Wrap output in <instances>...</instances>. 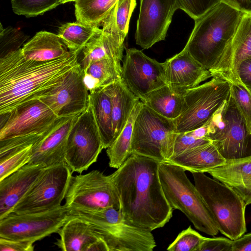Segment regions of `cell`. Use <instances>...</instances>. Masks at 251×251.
Here are the masks:
<instances>
[{
  "mask_svg": "<svg viewBox=\"0 0 251 251\" xmlns=\"http://www.w3.org/2000/svg\"><path fill=\"white\" fill-rule=\"evenodd\" d=\"M159 165L156 160L131 153L111 174L124 218L151 231L164 226L173 211L163 190Z\"/></svg>",
  "mask_w": 251,
  "mask_h": 251,
  "instance_id": "1",
  "label": "cell"
},
{
  "mask_svg": "<svg viewBox=\"0 0 251 251\" xmlns=\"http://www.w3.org/2000/svg\"><path fill=\"white\" fill-rule=\"evenodd\" d=\"M80 52L70 51L48 61L27 59L21 48L0 58V115L38 99L80 65Z\"/></svg>",
  "mask_w": 251,
  "mask_h": 251,
  "instance_id": "2",
  "label": "cell"
},
{
  "mask_svg": "<svg viewBox=\"0 0 251 251\" xmlns=\"http://www.w3.org/2000/svg\"><path fill=\"white\" fill-rule=\"evenodd\" d=\"M244 13L221 0L195 21L183 50L211 73L232 41Z\"/></svg>",
  "mask_w": 251,
  "mask_h": 251,
  "instance_id": "3",
  "label": "cell"
},
{
  "mask_svg": "<svg viewBox=\"0 0 251 251\" xmlns=\"http://www.w3.org/2000/svg\"><path fill=\"white\" fill-rule=\"evenodd\" d=\"M69 214L90 225L105 242L109 251H152L156 246L151 231L127 222L119 209L71 207Z\"/></svg>",
  "mask_w": 251,
  "mask_h": 251,
  "instance_id": "4",
  "label": "cell"
},
{
  "mask_svg": "<svg viewBox=\"0 0 251 251\" xmlns=\"http://www.w3.org/2000/svg\"><path fill=\"white\" fill-rule=\"evenodd\" d=\"M185 171L174 164L159 163V177L165 197L172 208L183 213L197 229L215 236L219 231L213 217Z\"/></svg>",
  "mask_w": 251,
  "mask_h": 251,
  "instance_id": "5",
  "label": "cell"
},
{
  "mask_svg": "<svg viewBox=\"0 0 251 251\" xmlns=\"http://www.w3.org/2000/svg\"><path fill=\"white\" fill-rule=\"evenodd\" d=\"M195 185L212 214L219 231L233 240L246 231L242 198L230 187L204 173H192Z\"/></svg>",
  "mask_w": 251,
  "mask_h": 251,
  "instance_id": "6",
  "label": "cell"
},
{
  "mask_svg": "<svg viewBox=\"0 0 251 251\" xmlns=\"http://www.w3.org/2000/svg\"><path fill=\"white\" fill-rule=\"evenodd\" d=\"M177 133L174 120L143 103L134 124L131 153L166 162L173 155Z\"/></svg>",
  "mask_w": 251,
  "mask_h": 251,
  "instance_id": "7",
  "label": "cell"
},
{
  "mask_svg": "<svg viewBox=\"0 0 251 251\" xmlns=\"http://www.w3.org/2000/svg\"><path fill=\"white\" fill-rule=\"evenodd\" d=\"M184 107L174 120L177 133L188 132L207 124L230 97V84L213 76L210 80L183 92Z\"/></svg>",
  "mask_w": 251,
  "mask_h": 251,
  "instance_id": "8",
  "label": "cell"
},
{
  "mask_svg": "<svg viewBox=\"0 0 251 251\" xmlns=\"http://www.w3.org/2000/svg\"><path fill=\"white\" fill-rule=\"evenodd\" d=\"M207 125V138L226 160L251 156V132L231 96Z\"/></svg>",
  "mask_w": 251,
  "mask_h": 251,
  "instance_id": "9",
  "label": "cell"
},
{
  "mask_svg": "<svg viewBox=\"0 0 251 251\" xmlns=\"http://www.w3.org/2000/svg\"><path fill=\"white\" fill-rule=\"evenodd\" d=\"M72 173L65 162L44 168L12 212H38L60 206Z\"/></svg>",
  "mask_w": 251,
  "mask_h": 251,
  "instance_id": "10",
  "label": "cell"
},
{
  "mask_svg": "<svg viewBox=\"0 0 251 251\" xmlns=\"http://www.w3.org/2000/svg\"><path fill=\"white\" fill-rule=\"evenodd\" d=\"M103 149L93 108L89 101L88 106L77 116L69 133L65 162L72 172L81 174L97 161Z\"/></svg>",
  "mask_w": 251,
  "mask_h": 251,
  "instance_id": "11",
  "label": "cell"
},
{
  "mask_svg": "<svg viewBox=\"0 0 251 251\" xmlns=\"http://www.w3.org/2000/svg\"><path fill=\"white\" fill-rule=\"evenodd\" d=\"M65 204L50 210L11 212L0 219V237L33 243L58 232L69 218Z\"/></svg>",
  "mask_w": 251,
  "mask_h": 251,
  "instance_id": "12",
  "label": "cell"
},
{
  "mask_svg": "<svg viewBox=\"0 0 251 251\" xmlns=\"http://www.w3.org/2000/svg\"><path fill=\"white\" fill-rule=\"evenodd\" d=\"M69 207L102 209H119V198L111 175L98 170L72 176L65 197Z\"/></svg>",
  "mask_w": 251,
  "mask_h": 251,
  "instance_id": "13",
  "label": "cell"
},
{
  "mask_svg": "<svg viewBox=\"0 0 251 251\" xmlns=\"http://www.w3.org/2000/svg\"><path fill=\"white\" fill-rule=\"evenodd\" d=\"M121 79L141 101L153 91L167 85L164 63L159 62L135 48L126 49Z\"/></svg>",
  "mask_w": 251,
  "mask_h": 251,
  "instance_id": "14",
  "label": "cell"
},
{
  "mask_svg": "<svg viewBox=\"0 0 251 251\" xmlns=\"http://www.w3.org/2000/svg\"><path fill=\"white\" fill-rule=\"evenodd\" d=\"M0 116V140L41 135L58 118L39 99L27 101Z\"/></svg>",
  "mask_w": 251,
  "mask_h": 251,
  "instance_id": "15",
  "label": "cell"
},
{
  "mask_svg": "<svg viewBox=\"0 0 251 251\" xmlns=\"http://www.w3.org/2000/svg\"><path fill=\"white\" fill-rule=\"evenodd\" d=\"M38 99L58 118L74 116L84 111L89 104V92L83 81L80 64Z\"/></svg>",
  "mask_w": 251,
  "mask_h": 251,
  "instance_id": "16",
  "label": "cell"
},
{
  "mask_svg": "<svg viewBox=\"0 0 251 251\" xmlns=\"http://www.w3.org/2000/svg\"><path fill=\"white\" fill-rule=\"evenodd\" d=\"M177 0H140L135 39L144 49L164 40L175 11Z\"/></svg>",
  "mask_w": 251,
  "mask_h": 251,
  "instance_id": "17",
  "label": "cell"
},
{
  "mask_svg": "<svg viewBox=\"0 0 251 251\" xmlns=\"http://www.w3.org/2000/svg\"><path fill=\"white\" fill-rule=\"evenodd\" d=\"M78 115L57 118L32 146L28 164L44 168L65 162L68 136Z\"/></svg>",
  "mask_w": 251,
  "mask_h": 251,
  "instance_id": "18",
  "label": "cell"
},
{
  "mask_svg": "<svg viewBox=\"0 0 251 251\" xmlns=\"http://www.w3.org/2000/svg\"><path fill=\"white\" fill-rule=\"evenodd\" d=\"M251 58V13H244L236 33L214 70L212 77L219 76L230 83H240L236 69L243 61Z\"/></svg>",
  "mask_w": 251,
  "mask_h": 251,
  "instance_id": "19",
  "label": "cell"
},
{
  "mask_svg": "<svg viewBox=\"0 0 251 251\" xmlns=\"http://www.w3.org/2000/svg\"><path fill=\"white\" fill-rule=\"evenodd\" d=\"M164 63L167 85L180 92L212 77L208 70L183 49Z\"/></svg>",
  "mask_w": 251,
  "mask_h": 251,
  "instance_id": "20",
  "label": "cell"
},
{
  "mask_svg": "<svg viewBox=\"0 0 251 251\" xmlns=\"http://www.w3.org/2000/svg\"><path fill=\"white\" fill-rule=\"evenodd\" d=\"M55 244L64 251H109L105 242L84 221L69 217L57 232Z\"/></svg>",
  "mask_w": 251,
  "mask_h": 251,
  "instance_id": "21",
  "label": "cell"
},
{
  "mask_svg": "<svg viewBox=\"0 0 251 251\" xmlns=\"http://www.w3.org/2000/svg\"><path fill=\"white\" fill-rule=\"evenodd\" d=\"M43 169L39 165L27 163L0 180V219L12 212Z\"/></svg>",
  "mask_w": 251,
  "mask_h": 251,
  "instance_id": "22",
  "label": "cell"
},
{
  "mask_svg": "<svg viewBox=\"0 0 251 251\" xmlns=\"http://www.w3.org/2000/svg\"><path fill=\"white\" fill-rule=\"evenodd\" d=\"M207 173L231 188L246 205L251 204V156L226 160L224 164Z\"/></svg>",
  "mask_w": 251,
  "mask_h": 251,
  "instance_id": "23",
  "label": "cell"
},
{
  "mask_svg": "<svg viewBox=\"0 0 251 251\" xmlns=\"http://www.w3.org/2000/svg\"><path fill=\"white\" fill-rule=\"evenodd\" d=\"M101 32L92 38L81 51L79 61L82 69L89 64L105 59L121 62L123 57L124 41L120 34L101 28Z\"/></svg>",
  "mask_w": 251,
  "mask_h": 251,
  "instance_id": "24",
  "label": "cell"
},
{
  "mask_svg": "<svg viewBox=\"0 0 251 251\" xmlns=\"http://www.w3.org/2000/svg\"><path fill=\"white\" fill-rule=\"evenodd\" d=\"M226 162L211 142L171 157L166 162L179 166L191 173H207Z\"/></svg>",
  "mask_w": 251,
  "mask_h": 251,
  "instance_id": "25",
  "label": "cell"
},
{
  "mask_svg": "<svg viewBox=\"0 0 251 251\" xmlns=\"http://www.w3.org/2000/svg\"><path fill=\"white\" fill-rule=\"evenodd\" d=\"M25 58L38 61H48L61 57L70 50L57 34L41 31L21 48Z\"/></svg>",
  "mask_w": 251,
  "mask_h": 251,
  "instance_id": "26",
  "label": "cell"
},
{
  "mask_svg": "<svg viewBox=\"0 0 251 251\" xmlns=\"http://www.w3.org/2000/svg\"><path fill=\"white\" fill-rule=\"evenodd\" d=\"M109 86L112 104V130L114 141L123 129L136 102L139 99L127 88L122 79L110 84Z\"/></svg>",
  "mask_w": 251,
  "mask_h": 251,
  "instance_id": "27",
  "label": "cell"
},
{
  "mask_svg": "<svg viewBox=\"0 0 251 251\" xmlns=\"http://www.w3.org/2000/svg\"><path fill=\"white\" fill-rule=\"evenodd\" d=\"M142 101L158 114L173 120L181 115L184 107L183 92L168 85L153 91Z\"/></svg>",
  "mask_w": 251,
  "mask_h": 251,
  "instance_id": "28",
  "label": "cell"
},
{
  "mask_svg": "<svg viewBox=\"0 0 251 251\" xmlns=\"http://www.w3.org/2000/svg\"><path fill=\"white\" fill-rule=\"evenodd\" d=\"M83 81L89 93L121 79V62L111 59L93 62L82 69Z\"/></svg>",
  "mask_w": 251,
  "mask_h": 251,
  "instance_id": "29",
  "label": "cell"
},
{
  "mask_svg": "<svg viewBox=\"0 0 251 251\" xmlns=\"http://www.w3.org/2000/svg\"><path fill=\"white\" fill-rule=\"evenodd\" d=\"M109 85L89 93V101L93 108L104 149H107L114 141Z\"/></svg>",
  "mask_w": 251,
  "mask_h": 251,
  "instance_id": "30",
  "label": "cell"
},
{
  "mask_svg": "<svg viewBox=\"0 0 251 251\" xmlns=\"http://www.w3.org/2000/svg\"><path fill=\"white\" fill-rule=\"evenodd\" d=\"M142 105V101L138 100L123 129L114 142L106 149L110 167L118 168L131 154L134 124Z\"/></svg>",
  "mask_w": 251,
  "mask_h": 251,
  "instance_id": "31",
  "label": "cell"
},
{
  "mask_svg": "<svg viewBox=\"0 0 251 251\" xmlns=\"http://www.w3.org/2000/svg\"><path fill=\"white\" fill-rule=\"evenodd\" d=\"M100 27L77 21L66 23L59 27L57 35L70 51L80 52L92 38L101 32Z\"/></svg>",
  "mask_w": 251,
  "mask_h": 251,
  "instance_id": "32",
  "label": "cell"
},
{
  "mask_svg": "<svg viewBox=\"0 0 251 251\" xmlns=\"http://www.w3.org/2000/svg\"><path fill=\"white\" fill-rule=\"evenodd\" d=\"M118 0H76V21L101 26Z\"/></svg>",
  "mask_w": 251,
  "mask_h": 251,
  "instance_id": "33",
  "label": "cell"
},
{
  "mask_svg": "<svg viewBox=\"0 0 251 251\" xmlns=\"http://www.w3.org/2000/svg\"><path fill=\"white\" fill-rule=\"evenodd\" d=\"M61 4V0H11L14 13L27 18L42 15Z\"/></svg>",
  "mask_w": 251,
  "mask_h": 251,
  "instance_id": "34",
  "label": "cell"
},
{
  "mask_svg": "<svg viewBox=\"0 0 251 251\" xmlns=\"http://www.w3.org/2000/svg\"><path fill=\"white\" fill-rule=\"evenodd\" d=\"M32 146L27 147L0 159V180L8 176L29 162Z\"/></svg>",
  "mask_w": 251,
  "mask_h": 251,
  "instance_id": "35",
  "label": "cell"
},
{
  "mask_svg": "<svg viewBox=\"0 0 251 251\" xmlns=\"http://www.w3.org/2000/svg\"><path fill=\"white\" fill-rule=\"evenodd\" d=\"M204 237L189 226L168 246L169 251H199Z\"/></svg>",
  "mask_w": 251,
  "mask_h": 251,
  "instance_id": "36",
  "label": "cell"
},
{
  "mask_svg": "<svg viewBox=\"0 0 251 251\" xmlns=\"http://www.w3.org/2000/svg\"><path fill=\"white\" fill-rule=\"evenodd\" d=\"M136 6V0H118L113 8L116 27L124 37L126 36L132 14Z\"/></svg>",
  "mask_w": 251,
  "mask_h": 251,
  "instance_id": "37",
  "label": "cell"
},
{
  "mask_svg": "<svg viewBox=\"0 0 251 251\" xmlns=\"http://www.w3.org/2000/svg\"><path fill=\"white\" fill-rule=\"evenodd\" d=\"M230 84V96L251 132V94L241 83Z\"/></svg>",
  "mask_w": 251,
  "mask_h": 251,
  "instance_id": "38",
  "label": "cell"
},
{
  "mask_svg": "<svg viewBox=\"0 0 251 251\" xmlns=\"http://www.w3.org/2000/svg\"><path fill=\"white\" fill-rule=\"evenodd\" d=\"M27 38L18 29L11 27L3 28L0 24V58L21 49Z\"/></svg>",
  "mask_w": 251,
  "mask_h": 251,
  "instance_id": "39",
  "label": "cell"
},
{
  "mask_svg": "<svg viewBox=\"0 0 251 251\" xmlns=\"http://www.w3.org/2000/svg\"><path fill=\"white\" fill-rule=\"evenodd\" d=\"M41 135L32 134L18 136L0 140V159L33 145L39 139Z\"/></svg>",
  "mask_w": 251,
  "mask_h": 251,
  "instance_id": "40",
  "label": "cell"
},
{
  "mask_svg": "<svg viewBox=\"0 0 251 251\" xmlns=\"http://www.w3.org/2000/svg\"><path fill=\"white\" fill-rule=\"evenodd\" d=\"M180 9L194 21L199 19L221 0H177Z\"/></svg>",
  "mask_w": 251,
  "mask_h": 251,
  "instance_id": "41",
  "label": "cell"
},
{
  "mask_svg": "<svg viewBox=\"0 0 251 251\" xmlns=\"http://www.w3.org/2000/svg\"><path fill=\"white\" fill-rule=\"evenodd\" d=\"M211 142V141L207 137L196 138L190 131L177 133L174 143L172 156L178 155L193 148Z\"/></svg>",
  "mask_w": 251,
  "mask_h": 251,
  "instance_id": "42",
  "label": "cell"
},
{
  "mask_svg": "<svg viewBox=\"0 0 251 251\" xmlns=\"http://www.w3.org/2000/svg\"><path fill=\"white\" fill-rule=\"evenodd\" d=\"M232 240L223 237H204L199 251H231Z\"/></svg>",
  "mask_w": 251,
  "mask_h": 251,
  "instance_id": "43",
  "label": "cell"
},
{
  "mask_svg": "<svg viewBox=\"0 0 251 251\" xmlns=\"http://www.w3.org/2000/svg\"><path fill=\"white\" fill-rule=\"evenodd\" d=\"M33 242L0 237V251H33Z\"/></svg>",
  "mask_w": 251,
  "mask_h": 251,
  "instance_id": "44",
  "label": "cell"
},
{
  "mask_svg": "<svg viewBox=\"0 0 251 251\" xmlns=\"http://www.w3.org/2000/svg\"><path fill=\"white\" fill-rule=\"evenodd\" d=\"M238 79L251 94V58L241 62L236 69Z\"/></svg>",
  "mask_w": 251,
  "mask_h": 251,
  "instance_id": "45",
  "label": "cell"
},
{
  "mask_svg": "<svg viewBox=\"0 0 251 251\" xmlns=\"http://www.w3.org/2000/svg\"><path fill=\"white\" fill-rule=\"evenodd\" d=\"M231 251H251V232L232 240Z\"/></svg>",
  "mask_w": 251,
  "mask_h": 251,
  "instance_id": "46",
  "label": "cell"
},
{
  "mask_svg": "<svg viewBox=\"0 0 251 251\" xmlns=\"http://www.w3.org/2000/svg\"><path fill=\"white\" fill-rule=\"evenodd\" d=\"M245 12L251 13V0H221Z\"/></svg>",
  "mask_w": 251,
  "mask_h": 251,
  "instance_id": "47",
  "label": "cell"
},
{
  "mask_svg": "<svg viewBox=\"0 0 251 251\" xmlns=\"http://www.w3.org/2000/svg\"><path fill=\"white\" fill-rule=\"evenodd\" d=\"M62 4L68 2L75 1L76 0H61Z\"/></svg>",
  "mask_w": 251,
  "mask_h": 251,
  "instance_id": "48",
  "label": "cell"
},
{
  "mask_svg": "<svg viewBox=\"0 0 251 251\" xmlns=\"http://www.w3.org/2000/svg\"></svg>",
  "mask_w": 251,
  "mask_h": 251,
  "instance_id": "49",
  "label": "cell"
}]
</instances>
